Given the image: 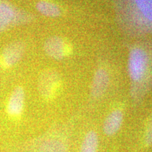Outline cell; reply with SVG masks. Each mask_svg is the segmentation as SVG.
<instances>
[{"mask_svg":"<svg viewBox=\"0 0 152 152\" xmlns=\"http://www.w3.org/2000/svg\"><path fill=\"white\" fill-rule=\"evenodd\" d=\"M149 53L141 47H135L130 50L128 58V73L132 83L140 84L144 81L149 68Z\"/></svg>","mask_w":152,"mask_h":152,"instance_id":"obj_1","label":"cell"},{"mask_svg":"<svg viewBox=\"0 0 152 152\" xmlns=\"http://www.w3.org/2000/svg\"><path fill=\"white\" fill-rule=\"evenodd\" d=\"M29 18L9 4L0 1V33L29 21Z\"/></svg>","mask_w":152,"mask_h":152,"instance_id":"obj_2","label":"cell"},{"mask_svg":"<svg viewBox=\"0 0 152 152\" xmlns=\"http://www.w3.org/2000/svg\"><path fill=\"white\" fill-rule=\"evenodd\" d=\"M24 52L25 47L22 42L9 43L0 54V66L4 68H10L16 66L22 59Z\"/></svg>","mask_w":152,"mask_h":152,"instance_id":"obj_3","label":"cell"},{"mask_svg":"<svg viewBox=\"0 0 152 152\" xmlns=\"http://www.w3.org/2000/svg\"><path fill=\"white\" fill-rule=\"evenodd\" d=\"M26 104V92L22 87H17L9 95L7 103V113L9 116H20L24 111Z\"/></svg>","mask_w":152,"mask_h":152,"instance_id":"obj_4","label":"cell"},{"mask_svg":"<svg viewBox=\"0 0 152 152\" xmlns=\"http://www.w3.org/2000/svg\"><path fill=\"white\" fill-rule=\"evenodd\" d=\"M45 52L55 60H62L68 54V47L61 37L54 36L47 39L44 46Z\"/></svg>","mask_w":152,"mask_h":152,"instance_id":"obj_5","label":"cell"},{"mask_svg":"<svg viewBox=\"0 0 152 152\" xmlns=\"http://www.w3.org/2000/svg\"><path fill=\"white\" fill-rule=\"evenodd\" d=\"M109 75L104 68H99L94 74L92 84V95L98 99L103 96L109 87Z\"/></svg>","mask_w":152,"mask_h":152,"instance_id":"obj_6","label":"cell"},{"mask_svg":"<svg viewBox=\"0 0 152 152\" xmlns=\"http://www.w3.org/2000/svg\"><path fill=\"white\" fill-rule=\"evenodd\" d=\"M123 111L120 109H115L111 112L106 117L104 122L103 130L105 134L112 136L118 132L123 123Z\"/></svg>","mask_w":152,"mask_h":152,"instance_id":"obj_7","label":"cell"},{"mask_svg":"<svg viewBox=\"0 0 152 152\" xmlns=\"http://www.w3.org/2000/svg\"><path fill=\"white\" fill-rule=\"evenodd\" d=\"M144 24L152 26V0H133Z\"/></svg>","mask_w":152,"mask_h":152,"instance_id":"obj_8","label":"cell"},{"mask_svg":"<svg viewBox=\"0 0 152 152\" xmlns=\"http://www.w3.org/2000/svg\"><path fill=\"white\" fill-rule=\"evenodd\" d=\"M36 9L39 14L50 18H57L61 14V10L56 4L47 0H41L36 4Z\"/></svg>","mask_w":152,"mask_h":152,"instance_id":"obj_9","label":"cell"},{"mask_svg":"<svg viewBox=\"0 0 152 152\" xmlns=\"http://www.w3.org/2000/svg\"><path fill=\"white\" fill-rule=\"evenodd\" d=\"M98 134L91 130L85 134L80 146V152H97L99 148Z\"/></svg>","mask_w":152,"mask_h":152,"instance_id":"obj_10","label":"cell"},{"mask_svg":"<svg viewBox=\"0 0 152 152\" xmlns=\"http://www.w3.org/2000/svg\"><path fill=\"white\" fill-rule=\"evenodd\" d=\"M38 152H67V149L61 140L47 139L39 146Z\"/></svg>","mask_w":152,"mask_h":152,"instance_id":"obj_11","label":"cell"},{"mask_svg":"<svg viewBox=\"0 0 152 152\" xmlns=\"http://www.w3.org/2000/svg\"><path fill=\"white\" fill-rule=\"evenodd\" d=\"M58 83V77L55 73L48 72L41 77L40 87L42 92L45 95H49L54 90Z\"/></svg>","mask_w":152,"mask_h":152,"instance_id":"obj_12","label":"cell"},{"mask_svg":"<svg viewBox=\"0 0 152 152\" xmlns=\"http://www.w3.org/2000/svg\"><path fill=\"white\" fill-rule=\"evenodd\" d=\"M144 143L149 147L152 145V116L149 120L144 134Z\"/></svg>","mask_w":152,"mask_h":152,"instance_id":"obj_13","label":"cell"}]
</instances>
